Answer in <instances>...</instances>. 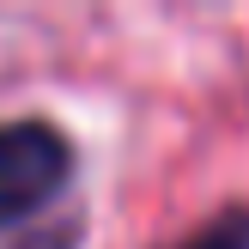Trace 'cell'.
Instances as JSON below:
<instances>
[{
	"mask_svg": "<svg viewBox=\"0 0 249 249\" xmlns=\"http://www.w3.org/2000/svg\"><path fill=\"white\" fill-rule=\"evenodd\" d=\"M73 182V140L43 116L0 122V231L43 213Z\"/></svg>",
	"mask_w": 249,
	"mask_h": 249,
	"instance_id": "6da1fadb",
	"label": "cell"
},
{
	"mask_svg": "<svg viewBox=\"0 0 249 249\" xmlns=\"http://www.w3.org/2000/svg\"><path fill=\"white\" fill-rule=\"evenodd\" d=\"M170 249H249V201L225 207V213H213L207 225H195L189 237L170 243Z\"/></svg>",
	"mask_w": 249,
	"mask_h": 249,
	"instance_id": "7a4b0ae2",
	"label": "cell"
},
{
	"mask_svg": "<svg viewBox=\"0 0 249 249\" xmlns=\"http://www.w3.org/2000/svg\"><path fill=\"white\" fill-rule=\"evenodd\" d=\"M79 237H85V219H55V225L24 231V237L6 243V249H79Z\"/></svg>",
	"mask_w": 249,
	"mask_h": 249,
	"instance_id": "3957f363",
	"label": "cell"
}]
</instances>
